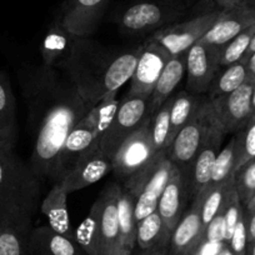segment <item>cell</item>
I'll return each instance as SVG.
<instances>
[{"instance_id":"obj_1","label":"cell","mask_w":255,"mask_h":255,"mask_svg":"<svg viewBox=\"0 0 255 255\" xmlns=\"http://www.w3.org/2000/svg\"><path fill=\"white\" fill-rule=\"evenodd\" d=\"M21 87L28 104L29 127L34 133L29 165L40 180L58 183L64 143L94 104L61 70L44 64L25 70Z\"/></svg>"},{"instance_id":"obj_2","label":"cell","mask_w":255,"mask_h":255,"mask_svg":"<svg viewBox=\"0 0 255 255\" xmlns=\"http://www.w3.org/2000/svg\"><path fill=\"white\" fill-rule=\"evenodd\" d=\"M139 53L140 45L118 51L90 38L78 36L69 59L59 70L72 80L88 102L97 105L130 80Z\"/></svg>"},{"instance_id":"obj_3","label":"cell","mask_w":255,"mask_h":255,"mask_svg":"<svg viewBox=\"0 0 255 255\" xmlns=\"http://www.w3.org/2000/svg\"><path fill=\"white\" fill-rule=\"evenodd\" d=\"M0 144V212L34 215L41 204V180L13 150Z\"/></svg>"},{"instance_id":"obj_4","label":"cell","mask_w":255,"mask_h":255,"mask_svg":"<svg viewBox=\"0 0 255 255\" xmlns=\"http://www.w3.org/2000/svg\"><path fill=\"white\" fill-rule=\"evenodd\" d=\"M188 8L185 0H136L120 14L119 25L130 35L153 34L179 21Z\"/></svg>"},{"instance_id":"obj_5","label":"cell","mask_w":255,"mask_h":255,"mask_svg":"<svg viewBox=\"0 0 255 255\" xmlns=\"http://www.w3.org/2000/svg\"><path fill=\"white\" fill-rule=\"evenodd\" d=\"M173 168L174 163L169 159L168 153L160 154L145 168L125 179L123 188L130 191L135 198L134 213L136 223L156 210Z\"/></svg>"},{"instance_id":"obj_6","label":"cell","mask_w":255,"mask_h":255,"mask_svg":"<svg viewBox=\"0 0 255 255\" xmlns=\"http://www.w3.org/2000/svg\"><path fill=\"white\" fill-rule=\"evenodd\" d=\"M149 118V97L127 94V97L119 102V107L109 128L100 139V153L112 160L120 144L138 130Z\"/></svg>"},{"instance_id":"obj_7","label":"cell","mask_w":255,"mask_h":255,"mask_svg":"<svg viewBox=\"0 0 255 255\" xmlns=\"http://www.w3.org/2000/svg\"><path fill=\"white\" fill-rule=\"evenodd\" d=\"M219 9L207 10L184 21L159 29L149 38L160 44L170 55L185 53L207 34L219 16Z\"/></svg>"},{"instance_id":"obj_8","label":"cell","mask_w":255,"mask_h":255,"mask_svg":"<svg viewBox=\"0 0 255 255\" xmlns=\"http://www.w3.org/2000/svg\"><path fill=\"white\" fill-rule=\"evenodd\" d=\"M225 135L227 133L222 128L220 123L218 122L212 109L207 131H205L204 139L200 144L199 150L189 168L185 169L186 174H188L189 194H190L191 200L194 199L200 191L204 190L205 186L209 185L213 166H214L218 154L222 150V143Z\"/></svg>"},{"instance_id":"obj_9","label":"cell","mask_w":255,"mask_h":255,"mask_svg":"<svg viewBox=\"0 0 255 255\" xmlns=\"http://www.w3.org/2000/svg\"><path fill=\"white\" fill-rule=\"evenodd\" d=\"M155 158L150 135V118L138 130L128 136L112 158L113 173L117 178L127 179L145 168Z\"/></svg>"},{"instance_id":"obj_10","label":"cell","mask_w":255,"mask_h":255,"mask_svg":"<svg viewBox=\"0 0 255 255\" xmlns=\"http://www.w3.org/2000/svg\"><path fill=\"white\" fill-rule=\"evenodd\" d=\"M210 114H212V105L209 99L204 98L197 112L181 128V130L169 146L168 156L175 165L184 169L189 168L204 139Z\"/></svg>"},{"instance_id":"obj_11","label":"cell","mask_w":255,"mask_h":255,"mask_svg":"<svg viewBox=\"0 0 255 255\" xmlns=\"http://www.w3.org/2000/svg\"><path fill=\"white\" fill-rule=\"evenodd\" d=\"M254 83V78H249L234 92L209 100L218 122L227 134H237L252 120Z\"/></svg>"},{"instance_id":"obj_12","label":"cell","mask_w":255,"mask_h":255,"mask_svg":"<svg viewBox=\"0 0 255 255\" xmlns=\"http://www.w3.org/2000/svg\"><path fill=\"white\" fill-rule=\"evenodd\" d=\"M222 46L199 40L186 51V88L191 94L208 93L220 69Z\"/></svg>"},{"instance_id":"obj_13","label":"cell","mask_w":255,"mask_h":255,"mask_svg":"<svg viewBox=\"0 0 255 255\" xmlns=\"http://www.w3.org/2000/svg\"><path fill=\"white\" fill-rule=\"evenodd\" d=\"M170 56L160 44L150 38L146 39L140 45V53L130 78V89L128 94L150 97Z\"/></svg>"},{"instance_id":"obj_14","label":"cell","mask_w":255,"mask_h":255,"mask_svg":"<svg viewBox=\"0 0 255 255\" xmlns=\"http://www.w3.org/2000/svg\"><path fill=\"white\" fill-rule=\"evenodd\" d=\"M122 186L112 183L105 186L94 205L98 210L99 255H120L118 195Z\"/></svg>"},{"instance_id":"obj_15","label":"cell","mask_w":255,"mask_h":255,"mask_svg":"<svg viewBox=\"0 0 255 255\" xmlns=\"http://www.w3.org/2000/svg\"><path fill=\"white\" fill-rule=\"evenodd\" d=\"M189 199L190 194H189L188 174L185 169L174 164L170 178L161 193L156 208V212L159 213L163 222L164 230L169 237H171L174 228L185 213L186 203Z\"/></svg>"},{"instance_id":"obj_16","label":"cell","mask_w":255,"mask_h":255,"mask_svg":"<svg viewBox=\"0 0 255 255\" xmlns=\"http://www.w3.org/2000/svg\"><path fill=\"white\" fill-rule=\"evenodd\" d=\"M109 0H65L58 18L64 28L80 38H89L98 29Z\"/></svg>"},{"instance_id":"obj_17","label":"cell","mask_w":255,"mask_h":255,"mask_svg":"<svg viewBox=\"0 0 255 255\" xmlns=\"http://www.w3.org/2000/svg\"><path fill=\"white\" fill-rule=\"evenodd\" d=\"M255 25V8L242 4L220 10L219 16L200 40L217 46H224L242 31Z\"/></svg>"},{"instance_id":"obj_18","label":"cell","mask_w":255,"mask_h":255,"mask_svg":"<svg viewBox=\"0 0 255 255\" xmlns=\"http://www.w3.org/2000/svg\"><path fill=\"white\" fill-rule=\"evenodd\" d=\"M33 215L19 212H0V255H29Z\"/></svg>"},{"instance_id":"obj_19","label":"cell","mask_w":255,"mask_h":255,"mask_svg":"<svg viewBox=\"0 0 255 255\" xmlns=\"http://www.w3.org/2000/svg\"><path fill=\"white\" fill-rule=\"evenodd\" d=\"M203 233L200 198L195 197L171 233L169 255H190L202 240Z\"/></svg>"},{"instance_id":"obj_20","label":"cell","mask_w":255,"mask_h":255,"mask_svg":"<svg viewBox=\"0 0 255 255\" xmlns=\"http://www.w3.org/2000/svg\"><path fill=\"white\" fill-rule=\"evenodd\" d=\"M78 36L68 31L56 16L44 35L40 45V55L46 67L61 69L67 63L77 43Z\"/></svg>"},{"instance_id":"obj_21","label":"cell","mask_w":255,"mask_h":255,"mask_svg":"<svg viewBox=\"0 0 255 255\" xmlns=\"http://www.w3.org/2000/svg\"><path fill=\"white\" fill-rule=\"evenodd\" d=\"M29 255H87L74 239L46 225L33 228L28 245Z\"/></svg>"},{"instance_id":"obj_22","label":"cell","mask_w":255,"mask_h":255,"mask_svg":"<svg viewBox=\"0 0 255 255\" xmlns=\"http://www.w3.org/2000/svg\"><path fill=\"white\" fill-rule=\"evenodd\" d=\"M110 171H113L112 160L104 154L97 153L83 159L59 183L70 194L102 180Z\"/></svg>"},{"instance_id":"obj_23","label":"cell","mask_w":255,"mask_h":255,"mask_svg":"<svg viewBox=\"0 0 255 255\" xmlns=\"http://www.w3.org/2000/svg\"><path fill=\"white\" fill-rule=\"evenodd\" d=\"M40 212L48 220V225L55 232L75 240V230L70 223L69 208H68V193L61 184L54 183L46 197L41 200Z\"/></svg>"},{"instance_id":"obj_24","label":"cell","mask_w":255,"mask_h":255,"mask_svg":"<svg viewBox=\"0 0 255 255\" xmlns=\"http://www.w3.org/2000/svg\"><path fill=\"white\" fill-rule=\"evenodd\" d=\"M170 237L165 233L159 213L150 215L136 223V243L138 254L169 255Z\"/></svg>"},{"instance_id":"obj_25","label":"cell","mask_w":255,"mask_h":255,"mask_svg":"<svg viewBox=\"0 0 255 255\" xmlns=\"http://www.w3.org/2000/svg\"><path fill=\"white\" fill-rule=\"evenodd\" d=\"M186 51L171 55L165 68L161 72L153 93L149 97V113L150 117L173 95L175 88L180 84L185 74Z\"/></svg>"},{"instance_id":"obj_26","label":"cell","mask_w":255,"mask_h":255,"mask_svg":"<svg viewBox=\"0 0 255 255\" xmlns=\"http://www.w3.org/2000/svg\"><path fill=\"white\" fill-rule=\"evenodd\" d=\"M135 198L122 186L118 195V224H119L120 255H131L136 243Z\"/></svg>"},{"instance_id":"obj_27","label":"cell","mask_w":255,"mask_h":255,"mask_svg":"<svg viewBox=\"0 0 255 255\" xmlns=\"http://www.w3.org/2000/svg\"><path fill=\"white\" fill-rule=\"evenodd\" d=\"M16 138L18 119L15 97L8 75L0 72V143L14 146Z\"/></svg>"},{"instance_id":"obj_28","label":"cell","mask_w":255,"mask_h":255,"mask_svg":"<svg viewBox=\"0 0 255 255\" xmlns=\"http://www.w3.org/2000/svg\"><path fill=\"white\" fill-rule=\"evenodd\" d=\"M250 78L248 63L245 59L233 63L227 67H220L208 90V99L213 100L218 97L232 93L242 87Z\"/></svg>"},{"instance_id":"obj_29","label":"cell","mask_w":255,"mask_h":255,"mask_svg":"<svg viewBox=\"0 0 255 255\" xmlns=\"http://www.w3.org/2000/svg\"><path fill=\"white\" fill-rule=\"evenodd\" d=\"M203 99L204 98L191 94L185 90H181V92L173 95V103H171L170 108V134H169L170 144L174 140V138L178 135L179 131L181 130V128L197 112Z\"/></svg>"},{"instance_id":"obj_30","label":"cell","mask_w":255,"mask_h":255,"mask_svg":"<svg viewBox=\"0 0 255 255\" xmlns=\"http://www.w3.org/2000/svg\"><path fill=\"white\" fill-rule=\"evenodd\" d=\"M234 186V176L230 180L218 185H208L197 197L200 198V213H202L203 228L207 227L215 215L223 210L228 194Z\"/></svg>"},{"instance_id":"obj_31","label":"cell","mask_w":255,"mask_h":255,"mask_svg":"<svg viewBox=\"0 0 255 255\" xmlns=\"http://www.w3.org/2000/svg\"><path fill=\"white\" fill-rule=\"evenodd\" d=\"M173 95L150 117V135L155 156L168 153L170 134V108Z\"/></svg>"},{"instance_id":"obj_32","label":"cell","mask_w":255,"mask_h":255,"mask_svg":"<svg viewBox=\"0 0 255 255\" xmlns=\"http://www.w3.org/2000/svg\"><path fill=\"white\" fill-rule=\"evenodd\" d=\"M75 242L87 255H99V229H98V210L94 204L90 208L82 224L75 229Z\"/></svg>"},{"instance_id":"obj_33","label":"cell","mask_w":255,"mask_h":255,"mask_svg":"<svg viewBox=\"0 0 255 255\" xmlns=\"http://www.w3.org/2000/svg\"><path fill=\"white\" fill-rule=\"evenodd\" d=\"M235 161H237V143L233 136L227 145L222 148L215 159L209 185H218L233 179L235 173Z\"/></svg>"},{"instance_id":"obj_34","label":"cell","mask_w":255,"mask_h":255,"mask_svg":"<svg viewBox=\"0 0 255 255\" xmlns=\"http://www.w3.org/2000/svg\"><path fill=\"white\" fill-rule=\"evenodd\" d=\"M255 33V25L250 26L247 30L242 31L239 35L235 36L230 41H228L224 46H222V59H220V67H227L233 63L242 60L245 58L252 44L253 36Z\"/></svg>"},{"instance_id":"obj_35","label":"cell","mask_w":255,"mask_h":255,"mask_svg":"<svg viewBox=\"0 0 255 255\" xmlns=\"http://www.w3.org/2000/svg\"><path fill=\"white\" fill-rule=\"evenodd\" d=\"M234 138L237 143V171L245 163L255 159V120H250L244 129L234 134Z\"/></svg>"},{"instance_id":"obj_36","label":"cell","mask_w":255,"mask_h":255,"mask_svg":"<svg viewBox=\"0 0 255 255\" xmlns=\"http://www.w3.org/2000/svg\"><path fill=\"white\" fill-rule=\"evenodd\" d=\"M234 185L240 202L245 205L255 193V159L249 160L235 171Z\"/></svg>"},{"instance_id":"obj_37","label":"cell","mask_w":255,"mask_h":255,"mask_svg":"<svg viewBox=\"0 0 255 255\" xmlns=\"http://www.w3.org/2000/svg\"><path fill=\"white\" fill-rule=\"evenodd\" d=\"M223 217H224L225 222V229H227V244L229 242L230 237H232L233 232L235 229V225L239 222L240 217L243 215L244 212V205L242 204L239 199V195H238L237 190H235V185L233 186L232 190L229 191L228 194L227 200H225V204L223 207Z\"/></svg>"},{"instance_id":"obj_38","label":"cell","mask_w":255,"mask_h":255,"mask_svg":"<svg viewBox=\"0 0 255 255\" xmlns=\"http://www.w3.org/2000/svg\"><path fill=\"white\" fill-rule=\"evenodd\" d=\"M228 247L234 255H247L248 249V233H247V222H245V214L240 217L239 222L235 225V229L228 242Z\"/></svg>"},{"instance_id":"obj_39","label":"cell","mask_w":255,"mask_h":255,"mask_svg":"<svg viewBox=\"0 0 255 255\" xmlns=\"http://www.w3.org/2000/svg\"><path fill=\"white\" fill-rule=\"evenodd\" d=\"M202 239L213 240V242H225L227 243V229H225L224 217L223 212L215 215L212 222L204 228Z\"/></svg>"},{"instance_id":"obj_40","label":"cell","mask_w":255,"mask_h":255,"mask_svg":"<svg viewBox=\"0 0 255 255\" xmlns=\"http://www.w3.org/2000/svg\"><path fill=\"white\" fill-rule=\"evenodd\" d=\"M225 245H227L225 242H213V240L202 239L194 248V250L190 253V255H218Z\"/></svg>"},{"instance_id":"obj_41","label":"cell","mask_w":255,"mask_h":255,"mask_svg":"<svg viewBox=\"0 0 255 255\" xmlns=\"http://www.w3.org/2000/svg\"><path fill=\"white\" fill-rule=\"evenodd\" d=\"M245 222H247V233H248V244L255 242V212H248L244 208Z\"/></svg>"},{"instance_id":"obj_42","label":"cell","mask_w":255,"mask_h":255,"mask_svg":"<svg viewBox=\"0 0 255 255\" xmlns=\"http://www.w3.org/2000/svg\"><path fill=\"white\" fill-rule=\"evenodd\" d=\"M245 3V0H214L215 8L219 10H224V9L234 8V6L242 5Z\"/></svg>"},{"instance_id":"obj_43","label":"cell","mask_w":255,"mask_h":255,"mask_svg":"<svg viewBox=\"0 0 255 255\" xmlns=\"http://www.w3.org/2000/svg\"><path fill=\"white\" fill-rule=\"evenodd\" d=\"M245 60L248 63V70H249L250 78H254L255 79V51Z\"/></svg>"},{"instance_id":"obj_44","label":"cell","mask_w":255,"mask_h":255,"mask_svg":"<svg viewBox=\"0 0 255 255\" xmlns=\"http://www.w3.org/2000/svg\"><path fill=\"white\" fill-rule=\"evenodd\" d=\"M244 208L248 212H255V193L253 194V197L250 198L249 202L244 205Z\"/></svg>"},{"instance_id":"obj_45","label":"cell","mask_w":255,"mask_h":255,"mask_svg":"<svg viewBox=\"0 0 255 255\" xmlns=\"http://www.w3.org/2000/svg\"><path fill=\"white\" fill-rule=\"evenodd\" d=\"M254 51H255V33H254V36H253L252 44H250L249 49H248V53H247V55H245V58H244V59H248V58H249V56L252 55V54L254 53Z\"/></svg>"},{"instance_id":"obj_46","label":"cell","mask_w":255,"mask_h":255,"mask_svg":"<svg viewBox=\"0 0 255 255\" xmlns=\"http://www.w3.org/2000/svg\"><path fill=\"white\" fill-rule=\"evenodd\" d=\"M247 255H255V242H252L248 244Z\"/></svg>"},{"instance_id":"obj_47","label":"cell","mask_w":255,"mask_h":255,"mask_svg":"<svg viewBox=\"0 0 255 255\" xmlns=\"http://www.w3.org/2000/svg\"><path fill=\"white\" fill-rule=\"evenodd\" d=\"M218 255H234V254H233V252L230 250V248L228 247V244H227L224 248H223V250Z\"/></svg>"},{"instance_id":"obj_48","label":"cell","mask_w":255,"mask_h":255,"mask_svg":"<svg viewBox=\"0 0 255 255\" xmlns=\"http://www.w3.org/2000/svg\"><path fill=\"white\" fill-rule=\"evenodd\" d=\"M252 107H253V114L255 112V83H254V88H253V97H252Z\"/></svg>"},{"instance_id":"obj_49","label":"cell","mask_w":255,"mask_h":255,"mask_svg":"<svg viewBox=\"0 0 255 255\" xmlns=\"http://www.w3.org/2000/svg\"><path fill=\"white\" fill-rule=\"evenodd\" d=\"M247 5L252 6V8H255V0H245V3Z\"/></svg>"},{"instance_id":"obj_50","label":"cell","mask_w":255,"mask_h":255,"mask_svg":"<svg viewBox=\"0 0 255 255\" xmlns=\"http://www.w3.org/2000/svg\"><path fill=\"white\" fill-rule=\"evenodd\" d=\"M185 1H186V4H188V6H190L191 4L195 3V1H198V0H185Z\"/></svg>"},{"instance_id":"obj_51","label":"cell","mask_w":255,"mask_h":255,"mask_svg":"<svg viewBox=\"0 0 255 255\" xmlns=\"http://www.w3.org/2000/svg\"><path fill=\"white\" fill-rule=\"evenodd\" d=\"M252 119H254V120H255V112H254V114H253V118H252Z\"/></svg>"},{"instance_id":"obj_52","label":"cell","mask_w":255,"mask_h":255,"mask_svg":"<svg viewBox=\"0 0 255 255\" xmlns=\"http://www.w3.org/2000/svg\"><path fill=\"white\" fill-rule=\"evenodd\" d=\"M138 255H145V254H138Z\"/></svg>"},{"instance_id":"obj_53","label":"cell","mask_w":255,"mask_h":255,"mask_svg":"<svg viewBox=\"0 0 255 255\" xmlns=\"http://www.w3.org/2000/svg\"><path fill=\"white\" fill-rule=\"evenodd\" d=\"M0 144H1V143H0Z\"/></svg>"}]
</instances>
